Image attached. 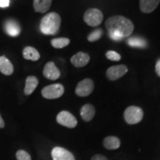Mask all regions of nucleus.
<instances>
[{
	"instance_id": "obj_7",
	"label": "nucleus",
	"mask_w": 160,
	"mask_h": 160,
	"mask_svg": "<svg viewBox=\"0 0 160 160\" xmlns=\"http://www.w3.org/2000/svg\"><path fill=\"white\" fill-rule=\"evenodd\" d=\"M57 122L60 125L70 128H75L77 125V120L74 116L68 111H61L57 117Z\"/></svg>"
},
{
	"instance_id": "obj_15",
	"label": "nucleus",
	"mask_w": 160,
	"mask_h": 160,
	"mask_svg": "<svg viewBox=\"0 0 160 160\" xmlns=\"http://www.w3.org/2000/svg\"><path fill=\"white\" fill-rule=\"evenodd\" d=\"M0 71L6 76H10L13 73V66L5 57H0Z\"/></svg>"
},
{
	"instance_id": "obj_13",
	"label": "nucleus",
	"mask_w": 160,
	"mask_h": 160,
	"mask_svg": "<svg viewBox=\"0 0 160 160\" xmlns=\"http://www.w3.org/2000/svg\"><path fill=\"white\" fill-rule=\"evenodd\" d=\"M53 0H33V8L36 12L45 13L51 8Z\"/></svg>"
},
{
	"instance_id": "obj_16",
	"label": "nucleus",
	"mask_w": 160,
	"mask_h": 160,
	"mask_svg": "<svg viewBox=\"0 0 160 160\" xmlns=\"http://www.w3.org/2000/svg\"><path fill=\"white\" fill-rule=\"evenodd\" d=\"M39 81L33 76H30L26 79L25 82V93L26 95H31L35 89L37 88Z\"/></svg>"
},
{
	"instance_id": "obj_9",
	"label": "nucleus",
	"mask_w": 160,
	"mask_h": 160,
	"mask_svg": "<svg viewBox=\"0 0 160 160\" xmlns=\"http://www.w3.org/2000/svg\"><path fill=\"white\" fill-rule=\"evenodd\" d=\"M51 156L53 160H75L73 153L61 147H56L52 150Z\"/></svg>"
},
{
	"instance_id": "obj_14",
	"label": "nucleus",
	"mask_w": 160,
	"mask_h": 160,
	"mask_svg": "<svg viewBox=\"0 0 160 160\" xmlns=\"http://www.w3.org/2000/svg\"><path fill=\"white\" fill-rule=\"evenodd\" d=\"M80 114L83 120H85V122H89L94 117L95 108L91 104H87L82 106L80 111Z\"/></svg>"
},
{
	"instance_id": "obj_22",
	"label": "nucleus",
	"mask_w": 160,
	"mask_h": 160,
	"mask_svg": "<svg viewBox=\"0 0 160 160\" xmlns=\"http://www.w3.org/2000/svg\"><path fill=\"white\" fill-rule=\"evenodd\" d=\"M102 35V31L101 29H97L92 31L88 37V39L89 42H95L99 39Z\"/></svg>"
},
{
	"instance_id": "obj_27",
	"label": "nucleus",
	"mask_w": 160,
	"mask_h": 160,
	"mask_svg": "<svg viewBox=\"0 0 160 160\" xmlns=\"http://www.w3.org/2000/svg\"><path fill=\"white\" fill-rule=\"evenodd\" d=\"M156 72H157V75L160 77V59L158 60L157 64H156Z\"/></svg>"
},
{
	"instance_id": "obj_26",
	"label": "nucleus",
	"mask_w": 160,
	"mask_h": 160,
	"mask_svg": "<svg viewBox=\"0 0 160 160\" xmlns=\"http://www.w3.org/2000/svg\"><path fill=\"white\" fill-rule=\"evenodd\" d=\"M9 3H10L9 0H0V7L1 8L8 7Z\"/></svg>"
},
{
	"instance_id": "obj_5",
	"label": "nucleus",
	"mask_w": 160,
	"mask_h": 160,
	"mask_svg": "<svg viewBox=\"0 0 160 160\" xmlns=\"http://www.w3.org/2000/svg\"><path fill=\"white\" fill-rule=\"evenodd\" d=\"M125 119L130 125L139 123L143 118V111L137 106H130L125 111Z\"/></svg>"
},
{
	"instance_id": "obj_18",
	"label": "nucleus",
	"mask_w": 160,
	"mask_h": 160,
	"mask_svg": "<svg viewBox=\"0 0 160 160\" xmlns=\"http://www.w3.org/2000/svg\"><path fill=\"white\" fill-rule=\"evenodd\" d=\"M104 146L108 150H115L119 148L121 142L117 137H108L103 141Z\"/></svg>"
},
{
	"instance_id": "obj_20",
	"label": "nucleus",
	"mask_w": 160,
	"mask_h": 160,
	"mask_svg": "<svg viewBox=\"0 0 160 160\" xmlns=\"http://www.w3.org/2000/svg\"><path fill=\"white\" fill-rule=\"evenodd\" d=\"M128 44L131 47L134 48H145L146 45H147V42L146 41L142 38L134 37L130 38V39L128 40Z\"/></svg>"
},
{
	"instance_id": "obj_1",
	"label": "nucleus",
	"mask_w": 160,
	"mask_h": 160,
	"mask_svg": "<svg viewBox=\"0 0 160 160\" xmlns=\"http://www.w3.org/2000/svg\"><path fill=\"white\" fill-rule=\"evenodd\" d=\"M105 27L113 40L119 41L133 33L134 26L131 20L122 16H113L106 20Z\"/></svg>"
},
{
	"instance_id": "obj_6",
	"label": "nucleus",
	"mask_w": 160,
	"mask_h": 160,
	"mask_svg": "<svg viewBox=\"0 0 160 160\" xmlns=\"http://www.w3.org/2000/svg\"><path fill=\"white\" fill-rule=\"evenodd\" d=\"M94 88V83L91 79H85L79 82L76 88V93L79 97H87L91 94Z\"/></svg>"
},
{
	"instance_id": "obj_28",
	"label": "nucleus",
	"mask_w": 160,
	"mask_h": 160,
	"mask_svg": "<svg viewBox=\"0 0 160 160\" xmlns=\"http://www.w3.org/2000/svg\"><path fill=\"white\" fill-rule=\"evenodd\" d=\"M4 127H5V122L2 118L1 115H0V128H2Z\"/></svg>"
},
{
	"instance_id": "obj_17",
	"label": "nucleus",
	"mask_w": 160,
	"mask_h": 160,
	"mask_svg": "<svg viewBox=\"0 0 160 160\" xmlns=\"http://www.w3.org/2000/svg\"><path fill=\"white\" fill-rule=\"evenodd\" d=\"M5 31L11 37H17L20 33V27L15 21H8L5 23Z\"/></svg>"
},
{
	"instance_id": "obj_25",
	"label": "nucleus",
	"mask_w": 160,
	"mask_h": 160,
	"mask_svg": "<svg viewBox=\"0 0 160 160\" xmlns=\"http://www.w3.org/2000/svg\"><path fill=\"white\" fill-rule=\"evenodd\" d=\"M91 160H108V159L102 155L97 154V155L93 156V157H92Z\"/></svg>"
},
{
	"instance_id": "obj_3",
	"label": "nucleus",
	"mask_w": 160,
	"mask_h": 160,
	"mask_svg": "<svg viewBox=\"0 0 160 160\" xmlns=\"http://www.w3.org/2000/svg\"><path fill=\"white\" fill-rule=\"evenodd\" d=\"M83 18L84 21L89 26L97 27L102 22L103 14L99 9L90 8L85 11Z\"/></svg>"
},
{
	"instance_id": "obj_2",
	"label": "nucleus",
	"mask_w": 160,
	"mask_h": 160,
	"mask_svg": "<svg viewBox=\"0 0 160 160\" xmlns=\"http://www.w3.org/2000/svg\"><path fill=\"white\" fill-rule=\"evenodd\" d=\"M61 25V18L59 15L52 12L45 15L41 20L40 30L45 35H54L59 31Z\"/></svg>"
},
{
	"instance_id": "obj_10",
	"label": "nucleus",
	"mask_w": 160,
	"mask_h": 160,
	"mask_svg": "<svg viewBox=\"0 0 160 160\" xmlns=\"http://www.w3.org/2000/svg\"><path fill=\"white\" fill-rule=\"evenodd\" d=\"M43 75L47 79L56 80L60 77V71L53 62H49L44 68Z\"/></svg>"
},
{
	"instance_id": "obj_11",
	"label": "nucleus",
	"mask_w": 160,
	"mask_h": 160,
	"mask_svg": "<svg viewBox=\"0 0 160 160\" xmlns=\"http://www.w3.org/2000/svg\"><path fill=\"white\" fill-rule=\"evenodd\" d=\"M90 56L84 52H79L71 57V62L75 67H84L89 62Z\"/></svg>"
},
{
	"instance_id": "obj_4",
	"label": "nucleus",
	"mask_w": 160,
	"mask_h": 160,
	"mask_svg": "<svg viewBox=\"0 0 160 160\" xmlns=\"http://www.w3.org/2000/svg\"><path fill=\"white\" fill-rule=\"evenodd\" d=\"M65 88L61 84H53L46 86L42 90V95L44 98L48 99H57L63 95Z\"/></svg>"
},
{
	"instance_id": "obj_23",
	"label": "nucleus",
	"mask_w": 160,
	"mask_h": 160,
	"mask_svg": "<svg viewBox=\"0 0 160 160\" xmlns=\"http://www.w3.org/2000/svg\"><path fill=\"white\" fill-rule=\"evenodd\" d=\"M106 57L111 61H119L121 59V56L119 53H117L116 51H109L106 53Z\"/></svg>"
},
{
	"instance_id": "obj_21",
	"label": "nucleus",
	"mask_w": 160,
	"mask_h": 160,
	"mask_svg": "<svg viewBox=\"0 0 160 160\" xmlns=\"http://www.w3.org/2000/svg\"><path fill=\"white\" fill-rule=\"evenodd\" d=\"M70 43V39L68 38H57L51 41V45L55 48H62L68 46Z\"/></svg>"
},
{
	"instance_id": "obj_19",
	"label": "nucleus",
	"mask_w": 160,
	"mask_h": 160,
	"mask_svg": "<svg viewBox=\"0 0 160 160\" xmlns=\"http://www.w3.org/2000/svg\"><path fill=\"white\" fill-rule=\"evenodd\" d=\"M23 57L25 59L37 61L39 59L40 54L37 49L33 47H26L23 50Z\"/></svg>"
},
{
	"instance_id": "obj_12",
	"label": "nucleus",
	"mask_w": 160,
	"mask_h": 160,
	"mask_svg": "<svg viewBox=\"0 0 160 160\" xmlns=\"http://www.w3.org/2000/svg\"><path fill=\"white\" fill-rule=\"evenodd\" d=\"M159 2L160 0H140L139 7L143 13H149L157 8Z\"/></svg>"
},
{
	"instance_id": "obj_8",
	"label": "nucleus",
	"mask_w": 160,
	"mask_h": 160,
	"mask_svg": "<svg viewBox=\"0 0 160 160\" xmlns=\"http://www.w3.org/2000/svg\"><path fill=\"white\" fill-rule=\"evenodd\" d=\"M127 72L128 68L126 67L125 65H116L109 68L108 69L106 75H107V77L110 80L114 81V80H117L118 79H119V78L122 77Z\"/></svg>"
},
{
	"instance_id": "obj_24",
	"label": "nucleus",
	"mask_w": 160,
	"mask_h": 160,
	"mask_svg": "<svg viewBox=\"0 0 160 160\" xmlns=\"http://www.w3.org/2000/svg\"><path fill=\"white\" fill-rule=\"evenodd\" d=\"M17 160H31L29 153L23 150H19L17 152Z\"/></svg>"
}]
</instances>
